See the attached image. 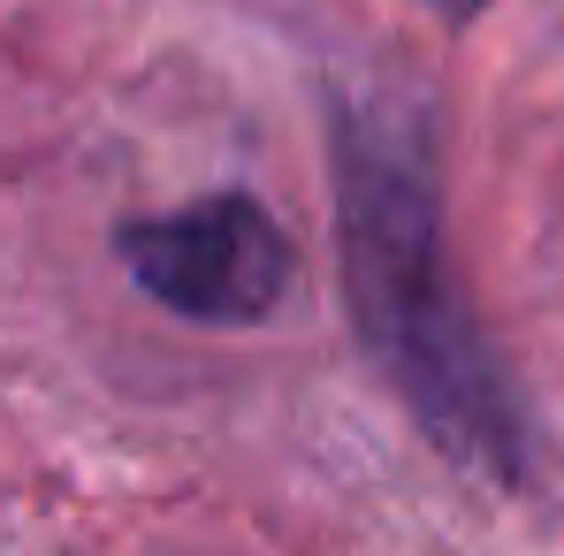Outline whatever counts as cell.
I'll list each match as a JSON object with an SVG mask.
<instances>
[{
  "label": "cell",
  "instance_id": "3957f363",
  "mask_svg": "<svg viewBox=\"0 0 564 556\" xmlns=\"http://www.w3.org/2000/svg\"><path fill=\"white\" fill-rule=\"evenodd\" d=\"M435 8H443V15H451V23H466V15H480V8H488V0H435Z\"/></svg>",
  "mask_w": 564,
  "mask_h": 556
},
{
  "label": "cell",
  "instance_id": "6da1fadb",
  "mask_svg": "<svg viewBox=\"0 0 564 556\" xmlns=\"http://www.w3.org/2000/svg\"><path fill=\"white\" fill-rule=\"evenodd\" d=\"M336 244L359 344L420 435L451 465L519 488L534 450L527 404L458 282L420 122L389 107L336 115Z\"/></svg>",
  "mask_w": 564,
  "mask_h": 556
},
{
  "label": "cell",
  "instance_id": "7a4b0ae2",
  "mask_svg": "<svg viewBox=\"0 0 564 556\" xmlns=\"http://www.w3.org/2000/svg\"><path fill=\"white\" fill-rule=\"evenodd\" d=\"M130 282L198 328H252L282 305L297 275V244L252 190H206L176 214H145L115 229Z\"/></svg>",
  "mask_w": 564,
  "mask_h": 556
}]
</instances>
